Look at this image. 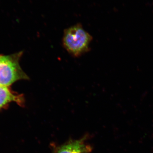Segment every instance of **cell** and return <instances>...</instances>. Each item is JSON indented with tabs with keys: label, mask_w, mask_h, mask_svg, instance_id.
<instances>
[{
	"label": "cell",
	"mask_w": 153,
	"mask_h": 153,
	"mask_svg": "<svg viewBox=\"0 0 153 153\" xmlns=\"http://www.w3.org/2000/svg\"><path fill=\"white\" fill-rule=\"evenodd\" d=\"M92 38L82 25L78 24L64 30L62 44L70 55L78 57L89 51Z\"/></svg>",
	"instance_id": "1"
},
{
	"label": "cell",
	"mask_w": 153,
	"mask_h": 153,
	"mask_svg": "<svg viewBox=\"0 0 153 153\" xmlns=\"http://www.w3.org/2000/svg\"><path fill=\"white\" fill-rule=\"evenodd\" d=\"M22 55V52H20L7 56L0 55V86L7 87L20 79H29L19 65Z\"/></svg>",
	"instance_id": "2"
},
{
	"label": "cell",
	"mask_w": 153,
	"mask_h": 153,
	"mask_svg": "<svg viewBox=\"0 0 153 153\" xmlns=\"http://www.w3.org/2000/svg\"><path fill=\"white\" fill-rule=\"evenodd\" d=\"M85 138L70 141L59 148L56 153H90L91 146L85 142Z\"/></svg>",
	"instance_id": "3"
},
{
	"label": "cell",
	"mask_w": 153,
	"mask_h": 153,
	"mask_svg": "<svg viewBox=\"0 0 153 153\" xmlns=\"http://www.w3.org/2000/svg\"><path fill=\"white\" fill-rule=\"evenodd\" d=\"M12 102L20 105L24 102L22 96L14 94L7 87L0 86V109Z\"/></svg>",
	"instance_id": "4"
}]
</instances>
